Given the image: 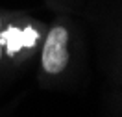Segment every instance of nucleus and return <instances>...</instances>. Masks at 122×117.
Wrapping results in <instances>:
<instances>
[{
  "label": "nucleus",
  "instance_id": "1",
  "mask_svg": "<svg viewBox=\"0 0 122 117\" xmlns=\"http://www.w3.org/2000/svg\"><path fill=\"white\" fill-rule=\"evenodd\" d=\"M70 65V32L63 22L48 30L41 48V71L46 78H59Z\"/></svg>",
  "mask_w": 122,
  "mask_h": 117
},
{
  "label": "nucleus",
  "instance_id": "2",
  "mask_svg": "<svg viewBox=\"0 0 122 117\" xmlns=\"http://www.w3.org/2000/svg\"><path fill=\"white\" fill-rule=\"evenodd\" d=\"M6 58V47H4V17L0 15V63Z\"/></svg>",
  "mask_w": 122,
  "mask_h": 117
}]
</instances>
